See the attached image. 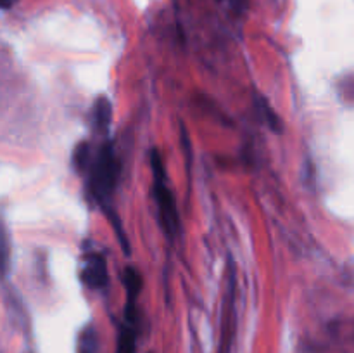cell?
<instances>
[{
  "instance_id": "cell-10",
  "label": "cell",
  "mask_w": 354,
  "mask_h": 353,
  "mask_svg": "<svg viewBox=\"0 0 354 353\" xmlns=\"http://www.w3.org/2000/svg\"><path fill=\"white\" fill-rule=\"evenodd\" d=\"M16 2H17V0H2V9L3 10L10 9V7H12Z\"/></svg>"
},
{
  "instance_id": "cell-9",
  "label": "cell",
  "mask_w": 354,
  "mask_h": 353,
  "mask_svg": "<svg viewBox=\"0 0 354 353\" xmlns=\"http://www.w3.org/2000/svg\"><path fill=\"white\" fill-rule=\"evenodd\" d=\"M73 161H75V166L80 170H85L86 166L90 165V145L86 144V142H83V144L78 145V149L75 151V158H73Z\"/></svg>"
},
{
  "instance_id": "cell-5",
  "label": "cell",
  "mask_w": 354,
  "mask_h": 353,
  "mask_svg": "<svg viewBox=\"0 0 354 353\" xmlns=\"http://www.w3.org/2000/svg\"><path fill=\"white\" fill-rule=\"evenodd\" d=\"M123 282H124V287H127L128 305H133L135 298L138 296L142 287V277L140 273H138V270H135L133 266H127L123 272Z\"/></svg>"
},
{
  "instance_id": "cell-3",
  "label": "cell",
  "mask_w": 354,
  "mask_h": 353,
  "mask_svg": "<svg viewBox=\"0 0 354 353\" xmlns=\"http://www.w3.org/2000/svg\"><path fill=\"white\" fill-rule=\"evenodd\" d=\"M82 280L90 289H102L107 286V263L100 253H86L82 260Z\"/></svg>"
},
{
  "instance_id": "cell-1",
  "label": "cell",
  "mask_w": 354,
  "mask_h": 353,
  "mask_svg": "<svg viewBox=\"0 0 354 353\" xmlns=\"http://www.w3.org/2000/svg\"><path fill=\"white\" fill-rule=\"evenodd\" d=\"M118 165L116 154L111 144H104L97 151L95 158L90 163V189L102 206H107L118 182Z\"/></svg>"
},
{
  "instance_id": "cell-8",
  "label": "cell",
  "mask_w": 354,
  "mask_h": 353,
  "mask_svg": "<svg viewBox=\"0 0 354 353\" xmlns=\"http://www.w3.org/2000/svg\"><path fill=\"white\" fill-rule=\"evenodd\" d=\"M258 109L263 114V121H266L272 127V130H280V118L273 113L272 106L265 99H259Z\"/></svg>"
},
{
  "instance_id": "cell-2",
  "label": "cell",
  "mask_w": 354,
  "mask_h": 353,
  "mask_svg": "<svg viewBox=\"0 0 354 353\" xmlns=\"http://www.w3.org/2000/svg\"><path fill=\"white\" fill-rule=\"evenodd\" d=\"M152 172H154V199L158 203L159 220H161L162 228L169 237H175L180 230V215L176 208L175 197H173L171 189L166 183V172L161 165V158L156 151H152Z\"/></svg>"
},
{
  "instance_id": "cell-7",
  "label": "cell",
  "mask_w": 354,
  "mask_h": 353,
  "mask_svg": "<svg viewBox=\"0 0 354 353\" xmlns=\"http://www.w3.org/2000/svg\"><path fill=\"white\" fill-rule=\"evenodd\" d=\"M135 331L131 327H123L118 338V353H135Z\"/></svg>"
},
{
  "instance_id": "cell-4",
  "label": "cell",
  "mask_w": 354,
  "mask_h": 353,
  "mask_svg": "<svg viewBox=\"0 0 354 353\" xmlns=\"http://www.w3.org/2000/svg\"><path fill=\"white\" fill-rule=\"evenodd\" d=\"M111 102L106 97H100L95 100V106H93V121H95V127L99 130L107 132L111 127Z\"/></svg>"
},
{
  "instance_id": "cell-6",
  "label": "cell",
  "mask_w": 354,
  "mask_h": 353,
  "mask_svg": "<svg viewBox=\"0 0 354 353\" xmlns=\"http://www.w3.org/2000/svg\"><path fill=\"white\" fill-rule=\"evenodd\" d=\"M99 352V336L93 325H86L78 338V353H97Z\"/></svg>"
}]
</instances>
